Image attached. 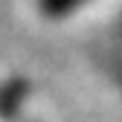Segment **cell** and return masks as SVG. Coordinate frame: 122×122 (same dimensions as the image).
Here are the masks:
<instances>
[{
    "label": "cell",
    "instance_id": "6da1fadb",
    "mask_svg": "<svg viewBox=\"0 0 122 122\" xmlns=\"http://www.w3.org/2000/svg\"><path fill=\"white\" fill-rule=\"evenodd\" d=\"M87 3L90 0H35V6L41 9L44 18H70Z\"/></svg>",
    "mask_w": 122,
    "mask_h": 122
}]
</instances>
